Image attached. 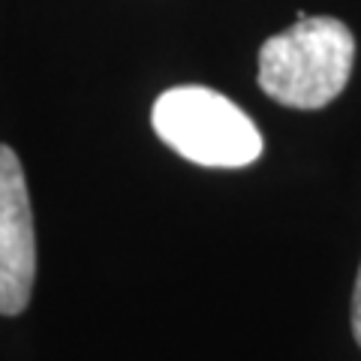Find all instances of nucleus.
Wrapping results in <instances>:
<instances>
[{
    "instance_id": "f257e3e1",
    "label": "nucleus",
    "mask_w": 361,
    "mask_h": 361,
    "mask_svg": "<svg viewBox=\"0 0 361 361\" xmlns=\"http://www.w3.org/2000/svg\"><path fill=\"white\" fill-rule=\"evenodd\" d=\"M355 63V37L341 18L304 16L259 51V87L289 109H322L343 94Z\"/></svg>"
},
{
    "instance_id": "f03ea898",
    "label": "nucleus",
    "mask_w": 361,
    "mask_h": 361,
    "mask_svg": "<svg viewBox=\"0 0 361 361\" xmlns=\"http://www.w3.org/2000/svg\"><path fill=\"white\" fill-rule=\"evenodd\" d=\"M151 123L175 154L208 169H241L262 154V135L250 115L202 85H180L160 94Z\"/></svg>"
},
{
    "instance_id": "7ed1b4c3",
    "label": "nucleus",
    "mask_w": 361,
    "mask_h": 361,
    "mask_svg": "<svg viewBox=\"0 0 361 361\" xmlns=\"http://www.w3.org/2000/svg\"><path fill=\"white\" fill-rule=\"evenodd\" d=\"M37 280V232L25 169L9 145H0V316L27 307Z\"/></svg>"
},
{
    "instance_id": "20e7f679",
    "label": "nucleus",
    "mask_w": 361,
    "mask_h": 361,
    "mask_svg": "<svg viewBox=\"0 0 361 361\" xmlns=\"http://www.w3.org/2000/svg\"><path fill=\"white\" fill-rule=\"evenodd\" d=\"M353 337H355V343L361 346V268H358L355 289H353Z\"/></svg>"
}]
</instances>
